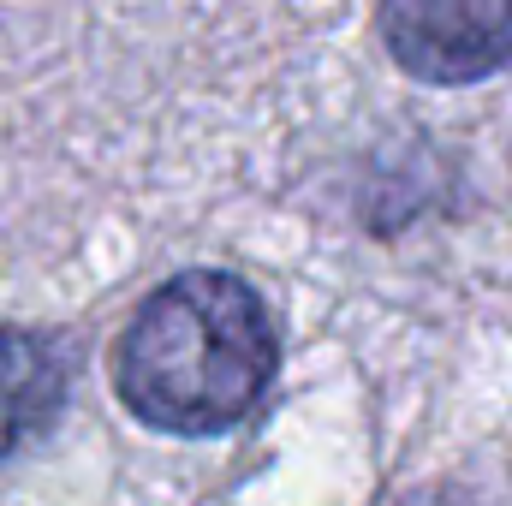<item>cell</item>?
Wrapping results in <instances>:
<instances>
[{"instance_id": "6da1fadb", "label": "cell", "mask_w": 512, "mask_h": 506, "mask_svg": "<svg viewBox=\"0 0 512 506\" xmlns=\"http://www.w3.org/2000/svg\"><path fill=\"white\" fill-rule=\"evenodd\" d=\"M280 376V328L251 280L185 268L161 280L114 340V387L161 435H221L245 423Z\"/></svg>"}, {"instance_id": "7a4b0ae2", "label": "cell", "mask_w": 512, "mask_h": 506, "mask_svg": "<svg viewBox=\"0 0 512 506\" xmlns=\"http://www.w3.org/2000/svg\"><path fill=\"white\" fill-rule=\"evenodd\" d=\"M376 30L417 84L459 90L512 66V0H393Z\"/></svg>"}, {"instance_id": "3957f363", "label": "cell", "mask_w": 512, "mask_h": 506, "mask_svg": "<svg viewBox=\"0 0 512 506\" xmlns=\"http://www.w3.org/2000/svg\"><path fill=\"white\" fill-rule=\"evenodd\" d=\"M66 405V358L30 334L0 328V459L18 453L30 435H42Z\"/></svg>"}]
</instances>
